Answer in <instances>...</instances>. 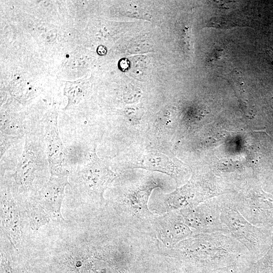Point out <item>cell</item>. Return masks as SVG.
I'll return each mask as SVG.
<instances>
[{"instance_id": "8", "label": "cell", "mask_w": 273, "mask_h": 273, "mask_svg": "<svg viewBox=\"0 0 273 273\" xmlns=\"http://www.w3.org/2000/svg\"><path fill=\"white\" fill-rule=\"evenodd\" d=\"M43 127L51 174L68 172L65 168V149L60 136L56 113L47 116L43 120Z\"/></svg>"}, {"instance_id": "11", "label": "cell", "mask_w": 273, "mask_h": 273, "mask_svg": "<svg viewBox=\"0 0 273 273\" xmlns=\"http://www.w3.org/2000/svg\"><path fill=\"white\" fill-rule=\"evenodd\" d=\"M1 221L3 229L10 240L14 243L19 240L20 236L18 213L9 190H1Z\"/></svg>"}, {"instance_id": "5", "label": "cell", "mask_w": 273, "mask_h": 273, "mask_svg": "<svg viewBox=\"0 0 273 273\" xmlns=\"http://www.w3.org/2000/svg\"><path fill=\"white\" fill-rule=\"evenodd\" d=\"M220 189L209 179L188 184L165 196V207L172 211L195 207L220 193Z\"/></svg>"}, {"instance_id": "10", "label": "cell", "mask_w": 273, "mask_h": 273, "mask_svg": "<svg viewBox=\"0 0 273 273\" xmlns=\"http://www.w3.org/2000/svg\"><path fill=\"white\" fill-rule=\"evenodd\" d=\"M160 241L167 247H174L194 233L186 223L179 210L169 211L156 221Z\"/></svg>"}, {"instance_id": "2", "label": "cell", "mask_w": 273, "mask_h": 273, "mask_svg": "<svg viewBox=\"0 0 273 273\" xmlns=\"http://www.w3.org/2000/svg\"><path fill=\"white\" fill-rule=\"evenodd\" d=\"M220 217L231 236L248 251L252 259L261 258L270 247L272 231L257 226L248 221L230 199H219Z\"/></svg>"}, {"instance_id": "1", "label": "cell", "mask_w": 273, "mask_h": 273, "mask_svg": "<svg viewBox=\"0 0 273 273\" xmlns=\"http://www.w3.org/2000/svg\"><path fill=\"white\" fill-rule=\"evenodd\" d=\"M174 251L178 256L213 270L244 258L252 259L241 243L221 233H194L174 246Z\"/></svg>"}, {"instance_id": "16", "label": "cell", "mask_w": 273, "mask_h": 273, "mask_svg": "<svg viewBox=\"0 0 273 273\" xmlns=\"http://www.w3.org/2000/svg\"><path fill=\"white\" fill-rule=\"evenodd\" d=\"M124 65V69L127 68V66H128V64H127V62L126 60L125 61V63L123 64V63L121 61L120 62V66L121 69L123 67V66Z\"/></svg>"}, {"instance_id": "12", "label": "cell", "mask_w": 273, "mask_h": 273, "mask_svg": "<svg viewBox=\"0 0 273 273\" xmlns=\"http://www.w3.org/2000/svg\"><path fill=\"white\" fill-rule=\"evenodd\" d=\"M134 167L166 173L174 178L177 183L182 179L180 170L173 161L165 154L156 151L149 152L143 156Z\"/></svg>"}, {"instance_id": "9", "label": "cell", "mask_w": 273, "mask_h": 273, "mask_svg": "<svg viewBox=\"0 0 273 273\" xmlns=\"http://www.w3.org/2000/svg\"><path fill=\"white\" fill-rule=\"evenodd\" d=\"M38 143L30 135L26 136L23 152L13 174L18 185L22 189L29 188L40 164L41 153Z\"/></svg>"}, {"instance_id": "4", "label": "cell", "mask_w": 273, "mask_h": 273, "mask_svg": "<svg viewBox=\"0 0 273 273\" xmlns=\"http://www.w3.org/2000/svg\"><path fill=\"white\" fill-rule=\"evenodd\" d=\"M179 211L194 233H221L230 235L221 219L219 199L210 200Z\"/></svg>"}, {"instance_id": "13", "label": "cell", "mask_w": 273, "mask_h": 273, "mask_svg": "<svg viewBox=\"0 0 273 273\" xmlns=\"http://www.w3.org/2000/svg\"><path fill=\"white\" fill-rule=\"evenodd\" d=\"M249 270L252 273H273V230L269 248L261 258L251 262Z\"/></svg>"}, {"instance_id": "7", "label": "cell", "mask_w": 273, "mask_h": 273, "mask_svg": "<svg viewBox=\"0 0 273 273\" xmlns=\"http://www.w3.org/2000/svg\"><path fill=\"white\" fill-rule=\"evenodd\" d=\"M68 175V171L51 174L48 181L38 193V205L47 215L54 220H64L61 207L65 195V188L69 184Z\"/></svg>"}, {"instance_id": "17", "label": "cell", "mask_w": 273, "mask_h": 273, "mask_svg": "<svg viewBox=\"0 0 273 273\" xmlns=\"http://www.w3.org/2000/svg\"><path fill=\"white\" fill-rule=\"evenodd\" d=\"M269 57H270V58H271V61L272 62V64L273 65V52H272L271 51H270L269 52Z\"/></svg>"}, {"instance_id": "3", "label": "cell", "mask_w": 273, "mask_h": 273, "mask_svg": "<svg viewBox=\"0 0 273 273\" xmlns=\"http://www.w3.org/2000/svg\"><path fill=\"white\" fill-rule=\"evenodd\" d=\"M239 212L251 223L273 230V197L258 189H248L231 199Z\"/></svg>"}, {"instance_id": "6", "label": "cell", "mask_w": 273, "mask_h": 273, "mask_svg": "<svg viewBox=\"0 0 273 273\" xmlns=\"http://www.w3.org/2000/svg\"><path fill=\"white\" fill-rule=\"evenodd\" d=\"M78 165V173L86 190L103 199L105 191L116 177V174L98 157L95 149Z\"/></svg>"}, {"instance_id": "18", "label": "cell", "mask_w": 273, "mask_h": 273, "mask_svg": "<svg viewBox=\"0 0 273 273\" xmlns=\"http://www.w3.org/2000/svg\"><path fill=\"white\" fill-rule=\"evenodd\" d=\"M167 273H174L172 270H170V269H168Z\"/></svg>"}, {"instance_id": "15", "label": "cell", "mask_w": 273, "mask_h": 273, "mask_svg": "<svg viewBox=\"0 0 273 273\" xmlns=\"http://www.w3.org/2000/svg\"><path fill=\"white\" fill-rule=\"evenodd\" d=\"M97 53L100 55H104L107 53V50L104 46H100L97 49Z\"/></svg>"}, {"instance_id": "14", "label": "cell", "mask_w": 273, "mask_h": 273, "mask_svg": "<svg viewBox=\"0 0 273 273\" xmlns=\"http://www.w3.org/2000/svg\"><path fill=\"white\" fill-rule=\"evenodd\" d=\"M243 259H244L240 260L231 265L214 270L212 273H240L241 264H240L239 262Z\"/></svg>"}]
</instances>
